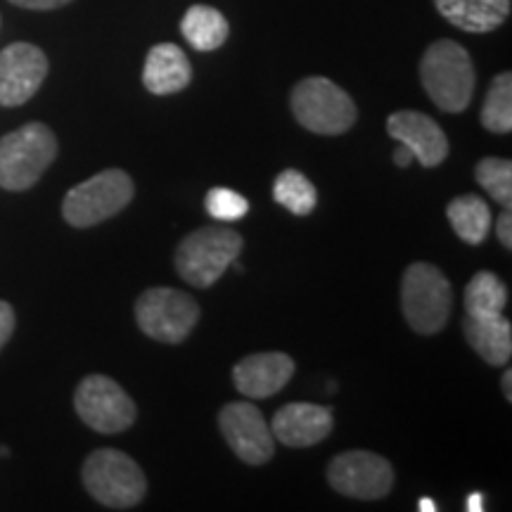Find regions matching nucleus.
<instances>
[{"mask_svg": "<svg viewBox=\"0 0 512 512\" xmlns=\"http://www.w3.org/2000/svg\"><path fill=\"white\" fill-rule=\"evenodd\" d=\"M242 252V235L230 228L195 230L176 249V271L192 287L207 290L233 266Z\"/></svg>", "mask_w": 512, "mask_h": 512, "instance_id": "obj_5", "label": "nucleus"}, {"mask_svg": "<svg viewBox=\"0 0 512 512\" xmlns=\"http://www.w3.org/2000/svg\"><path fill=\"white\" fill-rule=\"evenodd\" d=\"M81 479L88 494L105 508L131 510L147 494V479L140 465L117 448L93 451L83 463Z\"/></svg>", "mask_w": 512, "mask_h": 512, "instance_id": "obj_3", "label": "nucleus"}, {"mask_svg": "<svg viewBox=\"0 0 512 512\" xmlns=\"http://www.w3.org/2000/svg\"><path fill=\"white\" fill-rule=\"evenodd\" d=\"M477 183L489 192L491 200H496L503 209L512 204V164L510 159L486 157L477 164Z\"/></svg>", "mask_w": 512, "mask_h": 512, "instance_id": "obj_24", "label": "nucleus"}, {"mask_svg": "<svg viewBox=\"0 0 512 512\" xmlns=\"http://www.w3.org/2000/svg\"><path fill=\"white\" fill-rule=\"evenodd\" d=\"M192 64L188 55L174 43H157L147 53L143 67V86L152 95H174L190 86Z\"/></svg>", "mask_w": 512, "mask_h": 512, "instance_id": "obj_16", "label": "nucleus"}, {"mask_svg": "<svg viewBox=\"0 0 512 512\" xmlns=\"http://www.w3.org/2000/svg\"><path fill=\"white\" fill-rule=\"evenodd\" d=\"M465 510L467 512H484L486 505H484V494H479V491H475V494L467 496L465 501Z\"/></svg>", "mask_w": 512, "mask_h": 512, "instance_id": "obj_30", "label": "nucleus"}, {"mask_svg": "<svg viewBox=\"0 0 512 512\" xmlns=\"http://www.w3.org/2000/svg\"><path fill=\"white\" fill-rule=\"evenodd\" d=\"M74 408L88 427L100 434L126 432L138 418V408L119 382L107 375H88L76 387Z\"/></svg>", "mask_w": 512, "mask_h": 512, "instance_id": "obj_9", "label": "nucleus"}, {"mask_svg": "<svg viewBox=\"0 0 512 512\" xmlns=\"http://www.w3.org/2000/svg\"><path fill=\"white\" fill-rule=\"evenodd\" d=\"M294 375V361L283 351H266L242 358L233 368V382L247 399H268L278 394Z\"/></svg>", "mask_w": 512, "mask_h": 512, "instance_id": "obj_14", "label": "nucleus"}, {"mask_svg": "<svg viewBox=\"0 0 512 512\" xmlns=\"http://www.w3.org/2000/svg\"><path fill=\"white\" fill-rule=\"evenodd\" d=\"M463 332L470 347L484 358L489 366H505L512 356V325L503 316L463 318Z\"/></svg>", "mask_w": 512, "mask_h": 512, "instance_id": "obj_18", "label": "nucleus"}, {"mask_svg": "<svg viewBox=\"0 0 512 512\" xmlns=\"http://www.w3.org/2000/svg\"><path fill=\"white\" fill-rule=\"evenodd\" d=\"M420 81L439 110L458 114L472 102L477 72L470 53L460 43L441 38L422 55Z\"/></svg>", "mask_w": 512, "mask_h": 512, "instance_id": "obj_1", "label": "nucleus"}, {"mask_svg": "<svg viewBox=\"0 0 512 512\" xmlns=\"http://www.w3.org/2000/svg\"><path fill=\"white\" fill-rule=\"evenodd\" d=\"M294 119L318 136H342L356 124V105L337 83L323 76L299 81L290 95Z\"/></svg>", "mask_w": 512, "mask_h": 512, "instance_id": "obj_7", "label": "nucleus"}, {"mask_svg": "<svg viewBox=\"0 0 512 512\" xmlns=\"http://www.w3.org/2000/svg\"><path fill=\"white\" fill-rule=\"evenodd\" d=\"M200 320V304L174 287H150L136 302V323L162 344H181Z\"/></svg>", "mask_w": 512, "mask_h": 512, "instance_id": "obj_8", "label": "nucleus"}, {"mask_svg": "<svg viewBox=\"0 0 512 512\" xmlns=\"http://www.w3.org/2000/svg\"><path fill=\"white\" fill-rule=\"evenodd\" d=\"M10 3L27 10H57L62 8V5L72 3V0H10Z\"/></svg>", "mask_w": 512, "mask_h": 512, "instance_id": "obj_28", "label": "nucleus"}, {"mask_svg": "<svg viewBox=\"0 0 512 512\" xmlns=\"http://www.w3.org/2000/svg\"><path fill=\"white\" fill-rule=\"evenodd\" d=\"M181 34L200 53L221 48L228 41V19L209 5H192L181 19Z\"/></svg>", "mask_w": 512, "mask_h": 512, "instance_id": "obj_19", "label": "nucleus"}, {"mask_svg": "<svg viewBox=\"0 0 512 512\" xmlns=\"http://www.w3.org/2000/svg\"><path fill=\"white\" fill-rule=\"evenodd\" d=\"M394 162H396V166H401V169H408V166L415 162V157L406 145L399 143V147H396V152H394Z\"/></svg>", "mask_w": 512, "mask_h": 512, "instance_id": "obj_29", "label": "nucleus"}, {"mask_svg": "<svg viewBox=\"0 0 512 512\" xmlns=\"http://www.w3.org/2000/svg\"><path fill=\"white\" fill-rule=\"evenodd\" d=\"M271 432L283 446H316L332 432V413L318 403H287L275 413Z\"/></svg>", "mask_w": 512, "mask_h": 512, "instance_id": "obj_15", "label": "nucleus"}, {"mask_svg": "<svg viewBox=\"0 0 512 512\" xmlns=\"http://www.w3.org/2000/svg\"><path fill=\"white\" fill-rule=\"evenodd\" d=\"M482 124L486 131L505 133L512 131V74L503 72L491 81L489 93L484 98L482 107Z\"/></svg>", "mask_w": 512, "mask_h": 512, "instance_id": "obj_23", "label": "nucleus"}, {"mask_svg": "<svg viewBox=\"0 0 512 512\" xmlns=\"http://www.w3.org/2000/svg\"><path fill=\"white\" fill-rule=\"evenodd\" d=\"M328 482L337 494L358 498V501H377L392 491L394 467L387 458L370 451H347L328 465Z\"/></svg>", "mask_w": 512, "mask_h": 512, "instance_id": "obj_10", "label": "nucleus"}, {"mask_svg": "<svg viewBox=\"0 0 512 512\" xmlns=\"http://www.w3.org/2000/svg\"><path fill=\"white\" fill-rule=\"evenodd\" d=\"M219 430L230 451L247 465H266L275 453V437L264 413L247 401H233L219 413Z\"/></svg>", "mask_w": 512, "mask_h": 512, "instance_id": "obj_11", "label": "nucleus"}, {"mask_svg": "<svg viewBox=\"0 0 512 512\" xmlns=\"http://www.w3.org/2000/svg\"><path fill=\"white\" fill-rule=\"evenodd\" d=\"M273 197L275 202L283 204V207L294 216L313 214V209H316V202H318L316 185H313L309 178L297 169H285L283 174L275 178Z\"/></svg>", "mask_w": 512, "mask_h": 512, "instance_id": "obj_22", "label": "nucleus"}, {"mask_svg": "<svg viewBox=\"0 0 512 512\" xmlns=\"http://www.w3.org/2000/svg\"><path fill=\"white\" fill-rule=\"evenodd\" d=\"M439 15L470 34H489L510 17V0H434Z\"/></svg>", "mask_w": 512, "mask_h": 512, "instance_id": "obj_17", "label": "nucleus"}, {"mask_svg": "<svg viewBox=\"0 0 512 512\" xmlns=\"http://www.w3.org/2000/svg\"><path fill=\"white\" fill-rule=\"evenodd\" d=\"M211 219L219 221H240L249 214V200L240 192L230 188H211L207 192V200H204Z\"/></svg>", "mask_w": 512, "mask_h": 512, "instance_id": "obj_25", "label": "nucleus"}, {"mask_svg": "<svg viewBox=\"0 0 512 512\" xmlns=\"http://www.w3.org/2000/svg\"><path fill=\"white\" fill-rule=\"evenodd\" d=\"M57 157V138L46 124L31 121L0 138V188L24 192L41 181Z\"/></svg>", "mask_w": 512, "mask_h": 512, "instance_id": "obj_2", "label": "nucleus"}, {"mask_svg": "<svg viewBox=\"0 0 512 512\" xmlns=\"http://www.w3.org/2000/svg\"><path fill=\"white\" fill-rule=\"evenodd\" d=\"M496 235L501 240V245L505 249H512V214L510 209H505L496 221Z\"/></svg>", "mask_w": 512, "mask_h": 512, "instance_id": "obj_27", "label": "nucleus"}, {"mask_svg": "<svg viewBox=\"0 0 512 512\" xmlns=\"http://www.w3.org/2000/svg\"><path fill=\"white\" fill-rule=\"evenodd\" d=\"M508 304V290L496 273L479 271L465 287V313L472 318L501 316Z\"/></svg>", "mask_w": 512, "mask_h": 512, "instance_id": "obj_21", "label": "nucleus"}, {"mask_svg": "<svg viewBox=\"0 0 512 512\" xmlns=\"http://www.w3.org/2000/svg\"><path fill=\"white\" fill-rule=\"evenodd\" d=\"M451 306V283L437 266L418 261V264H411L403 271V318L418 335H437V332L444 330L446 320L451 316Z\"/></svg>", "mask_w": 512, "mask_h": 512, "instance_id": "obj_4", "label": "nucleus"}, {"mask_svg": "<svg viewBox=\"0 0 512 512\" xmlns=\"http://www.w3.org/2000/svg\"><path fill=\"white\" fill-rule=\"evenodd\" d=\"M48 76V57L31 43H12L0 53V105L19 107L38 93Z\"/></svg>", "mask_w": 512, "mask_h": 512, "instance_id": "obj_12", "label": "nucleus"}, {"mask_svg": "<svg viewBox=\"0 0 512 512\" xmlns=\"http://www.w3.org/2000/svg\"><path fill=\"white\" fill-rule=\"evenodd\" d=\"M133 195H136V188L126 171H100L88 181L74 185L64 195L62 216L74 228H93L124 211Z\"/></svg>", "mask_w": 512, "mask_h": 512, "instance_id": "obj_6", "label": "nucleus"}, {"mask_svg": "<svg viewBox=\"0 0 512 512\" xmlns=\"http://www.w3.org/2000/svg\"><path fill=\"white\" fill-rule=\"evenodd\" d=\"M418 510L420 512H434V510H437V503H434L432 498H422V501L418 503Z\"/></svg>", "mask_w": 512, "mask_h": 512, "instance_id": "obj_32", "label": "nucleus"}, {"mask_svg": "<svg viewBox=\"0 0 512 512\" xmlns=\"http://www.w3.org/2000/svg\"><path fill=\"white\" fill-rule=\"evenodd\" d=\"M387 133L413 152L415 162L434 169L448 157V138L432 117L422 112L401 110L387 119Z\"/></svg>", "mask_w": 512, "mask_h": 512, "instance_id": "obj_13", "label": "nucleus"}, {"mask_svg": "<svg viewBox=\"0 0 512 512\" xmlns=\"http://www.w3.org/2000/svg\"><path fill=\"white\" fill-rule=\"evenodd\" d=\"M15 309L8 302L0 299V349L10 342L12 332H15Z\"/></svg>", "mask_w": 512, "mask_h": 512, "instance_id": "obj_26", "label": "nucleus"}, {"mask_svg": "<svg viewBox=\"0 0 512 512\" xmlns=\"http://www.w3.org/2000/svg\"><path fill=\"white\" fill-rule=\"evenodd\" d=\"M456 235L467 245H482L491 230V209L479 195H460L446 207Z\"/></svg>", "mask_w": 512, "mask_h": 512, "instance_id": "obj_20", "label": "nucleus"}, {"mask_svg": "<svg viewBox=\"0 0 512 512\" xmlns=\"http://www.w3.org/2000/svg\"><path fill=\"white\" fill-rule=\"evenodd\" d=\"M503 394H505V399L508 401H512V370H505L503 373Z\"/></svg>", "mask_w": 512, "mask_h": 512, "instance_id": "obj_31", "label": "nucleus"}]
</instances>
